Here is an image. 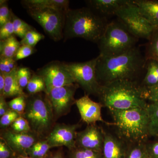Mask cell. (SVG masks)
I'll list each match as a JSON object with an SVG mask.
<instances>
[{"label": "cell", "mask_w": 158, "mask_h": 158, "mask_svg": "<svg viewBox=\"0 0 158 158\" xmlns=\"http://www.w3.org/2000/svg\"><path fill=\"white\" fill-rule=\"evenodd\" d=\"M11 19L14 27V34L22 39L28 31L34 29L32 26L18 17L12 12L11 13Z\"/></svg>", "instance_id": "f1b7e54d"}, {"label": "cell", "mask_w": 158, "mask_h": 158, "mask_svg": "<svg viewBox=\"0 0 158 158\" xmlns=\"http://www.w3.org/2000/svg\"><path fill=\"white\" fill-rule=\"evenodd\" d=\"M15 155L6 141L0 138V158H11Z\"/></svg>", "instance_id": "f35d334b"}, {"label": "cell", "mask_w": 158, "mask_h": 158, "mask_svg": "<svg viewBox=\"0 0 158 158\" xmlns=\"http://www.w3.org/2000/svg\"><path fill=\"white\" fill-rule=\"evenodd\" d=\"M102 154L104 158H124L129 143L120 137L104 131Z\"/></svg>", "instance_id": "2e32d148"}, {"label": "cell", "mask_w": 158, "mask_h": 158, "mask_svg": "<svg viewBox=\"0 0 158 158\" xmlns=\"http://www.w3.org/2000/svg\"><path fill=\"white\" fill-rule=\"evenodd\" d=\"M98 97L103 106L110 111L146 108L148 105L143 87L131 80H120L101 86Z\"/></svg>", "instance_id": "7a4b0ae2"}, {"label": "cell", "mask_w": 158, "mask_h": 158, "mask_svg": "<svg viewBox=\"0 0 158 158\" xmlns=\"http://www.w3.org/2000/svg\"><path fill=\"white\" fill-rule=\"evenodd\" d=\"M69 158H104L102 153L76 147L69 150Z\"/></svg>", "instance_id": "83f0119b"}, {"label": "cell", "mask_w": 158, "mask_h": 158, "mask_svg": "<svg viewBox=\"0 0 158 158\" xmlns=\"http://www.w3.org/2000/svg\"><path fill=\"white\" fill-rule=\"evenodd\" d=\"M36 73L44 80L47 92L53 88L76 83L66 63L60 61L50 62L38 69Z\"/></svg>", "instance_id": "30bf717a"}, {"label": "cell", "mask_w": 158, "mask_h": 158, "mask_svg": "<svg viewBox=\"0 0 158 158\" xmlns=\"http://www.w3.org/2000/svg\"><path fill=\"white\" fill-rule=\"evenodd\" d=\"M21 3L27 9H52L65 13L69 9L68 0H25Z\"/></svg>", "instance_id": "ac0fdd59"}, {"label": "cell", "mask_w": 158, "mask_h": 158, "mask_svg": "<svg viewBox=\"0 0 158 158\" xmlns=\"http://www.w3.org/2000/svg\"><path fill=\"white\" fill-rule=\"evenodd\" d=\"M146 142L130 143L124 158H148Z\"/></svg>", "instance_id": "484cf974"}, {"label": "cell", "mask_w": 158, "mask_h": 158, "mask_svg": "<svg viewBox=\"0 0 158 158\" xmlns=\"http://www.w3.org/2000/svg\"><path fill=\"white\" fill-rule=\"evenodd\" d=\"M6 98L0 96V116L2 117L10 110L8 103L6 101Z\"/></svg>", "instance_id": "60d3db41"}, {"label": "cell", "mask_w": 158, "mask_h": 158, "mask_svg": "<svg viewBox=\"0 0 158 158\" xmlns=\"http://www.w3.org/2000/svg\"><path fill=\"white\" fill-rule=\"evenodd\" d=\"M17 67L16 61L14 59L0 58V72L8 74Z\"/></svg>", "instance_id": "836d02e7"}, {"label": "cell", "mask_w": 158, "mask_h": 158, "mask_svg": "<svg viewBox=\"0 0 158 158\" xmlns=\"http://www.w3.org/2000/svg\"><path fill=\"white\" fill-rule=\"evenodd\" d=\"M145 63L146 59L136 47L115 56L99 55L97 57V79L101 86L120 80L134 81L145 69Z\"/></svg>", "instance_id": "6da1fadb"}, {"label": "cell", "mask_w": 158, "mask_h": 158, "mask_svg": "<svg viewBox=\"0 0 158 158\" xmlns=\"http://www.w3.org/2000/svg\"><path fill=\"white\" fill-rule=\"evenodd\" d=\"M97 58L82 62L66 63L68 70L76 84L87 95L98 96L101 85L98 81L96 75Z\"/></svg>", "instance_id": "9c48e42d"}, {"label": "cell", "mask_w": 158, "mask_h": 158, "mask_svg": "<svg viewBox=\"0 0 158 158\" xmlns=\"http://www.w3.org/2000/svg\"><path fill=\"white\" fill-rule=\"evenodd\" d=\"M19 96L11 100L10 102H8L9 108L11 110H14L15 111H17L18 105L19 102Z\"/></svg>", "instance_id": "7bdbcfd3"}, {"label": "cell", "mask_w": 158, "mask_h": 158, "mask_svg": "<svg viewBox=\"0 0 158 158\" xmlns=\"http://www.w3.org/2000/svg\"><path fill=\"white\" fill-rule=\"evenodd\" d=\"M133 2L154 28H158V0H133Z\"/></svg>", "instance_id": "d6986e66"}, {"label": "cell", "mask_w": 158, "mask_h": 158, "mask_svg": "<svg viewBox=\"0 0 158 158\" xmlns=\"http://www.w3.org/2000/svg\"><path fill=\"white\" fill-rule=\"evenodd\" d=\"M129 0H90L87 1L88 8L99 15L106 18L116 15V12Z\"/></svg>", "instance_id": "e0dca14e"}, {"label": "cell", "mask_w": 158, "mask_h": 158, "mask_svg": "<svg viewBox=\"0 0 158 158\" xmlns=\"http://www.w3.org/2000/svg\"><path fill=\"white\" fill-rule=\"evenodd\" d=\"M147 110L149 119V137L158 140V103L148 104Z\"/></svg>", "instance_id": "cb8c5ba5"}, {"label": "cell", "mask_w": 158, "mask_h": 158, "mask_svg": "<svg viewBox=\"0 0 158 158\" xmlns=\"http://www.w3.org/2000/svg\"><path fill=\"white\" fill-rule=\"evenodd\" d=\"M43 34L36 31L35 29L28 31L20 41L21 45H28L34 48L40 40L44 39Z\"/></svg>", "instance_id": "f546056e"}, {"label": "cell", "mask_w": 158, "mask_h": 158, "mask_svg": "<svg viewBox=\"0 0 158 158\" xmlns=\"http://www.w3.org/2000/svg\"><path fill=\"white\" fill-rule=\"evenodd\" d=\"M108 23L89 8L69 9L65 14L64 40L81 38L97 43Z\"/></svg>", "instance_id": "3957f363"}, {"label": "cell", "mask_w": 158, "mask_h": 158, "mask_svg": "<svg viewBox=\"0 0 158 158\" xmlns=\"http://www.w3.org/2000/svg\"><path fill=\"white\" fill-rule=\"evenodd\" d=\"M10 129L15 132L27 133L31 131L28 121L22 116H20L10 126Z\"/></svg>", "instance_id": "4dcf8cb0"}, {"label": "cell", "mask_w": 158, "mask_h": 158, "mask_svg": "<svg viewBox=\"0 0 158 158\" xmlns=\"http://www.w3.org/2000/svg\"><path fill=\"white\" fill-rule=\"evenodd\" d=\"M23 117L28 121L31 131L40 139L45 138L55 125L53 111L45 93L27 94Z\"/></svg>", "instance_id": "5b68a950"}, {"label": "cell", "mask_w": 158, "mask_h": 158, "mask_svg": "<svg viewBox=\"0 0 158 158\" xmlns=\"http://www.w3.org/2000/svg\"><path fill=\"white\" fill-rule=\"evenodd\" d=\"M30 16L39 24L54 41L64 38L63 30L66 13L52 9H27Z\"/></svg>", "instance_id": "ba28073f"}, {"label": "cell", "mask_w": 158, "mask_h": 158, "mask_svg": "<svg viewBox=\"0 0 158 158\" xmlns=\"http://www.w3.org/2000/svg\"><path fill=\"white\" fill-rule=\"evenodd\" d=\"M148 40L145 51V59H154L158 62V28L155 29Z\"/></svg>", "instance_id": "4316f807"}, {"label": "cell", "mask_w": 158, "mask_h": 158, "mask_svg": "<svg viewBox=\"0 0 158 158\" xmlns=\"http://www.w3.org/2000/svg\"><path fill=\"white\" fill-rule=\"evenodd\" d=\"M14 34V27L12 19L4 25L0 29V39L1 40L7 39Z\"/></svg>", "instance_id": "8d00e7d4"}, {"label": "cell", "mask_w": 158, "mask_h": 158, "mask_svg": "<svg viewBox=\"0 0 158 158\" xmlns=\"http://www.w3.org/2000/svg\"><path fill=\"white\" fill-rule=\"evenodd\" d=\"M79 87L75 83L53 88L45 93L52 106L56 120L69 113L73 105L75 104L74 95Z\"/></svg>", "instance_id": "8fae6325"}, {"label": "cell", "mask_w": 158, "mask_h": 158, "mask_svg": "<svg viewBox=\"0 0 158 158\" xmlns=\"http://www.w3.org/2000/svg\"><path fill=\"white\" fill-rule=\"evenodd\" d=\"M104 138L102 128L96 124L88 125L85 129L77 132L76 147L102 153Z\"/></svg>", "instance_id": "5bb4252c"}, {"label": "cell", "mask_w": 158, "mask_h": 158, "mask_svg": "<svg viewBox=\"0 0 158 158\" xmlns=\"http://www.w3.org/2000/svg\"><path fill=\"white\" fill-rule=\"evenodd\" d=\"M52 148L46 138L40 139L35 143L27 152V155L32 158H44Z\"/></svg>", "instance_id": "603a6c76"}, {"label": "cell", "mask_w": 158, "mask_h": 158, "mask_svg": "<svg viewBox=\"0 0 158 158\" xmlns=\"http://www.w3.org/2000/svg\"><path fill=\"white\" fill-rule=\"evenodd\" d=\"M36 50L28 45H21L18 50L14 59L15 61L25 59L34 53Z\"/></svg>", "instance_id": "d590c367"}, {"label": "cell", "mask_w": 158, "mask_h": 158, "mask_svg": "<svg viewBox=\"0 0 158 158\" xmlns=\"http://www.w3.org/2000/svg\"><path fill=\"white\" fill-rule=\"evenodd\" d=\"M138 40L119 21H113L108 23L97 43L99 55L112 57L121 55L136 47Z\"/></svg>", "instance_id": "8992f818"}, {"label": "cell", "mask_w": 158, "mask_h": 158, "mask_svg": "<svg viewBox=\"0 0 158 158\" xmlns=\"http://www.w3.org/2000/svg\"><path fill=\"white\" fill-rule=\"evenodd\" d=\"M11 158H32L28 155H15Z\"/></svg>", "instance_id": "f6af8a7d"}, {"label": "cell", "mask_w": 158, "mask_h": 158, "mask_svg": "<svg viewBox=\"0 0 158 158\" xmlns=\"http://www.w3.org/2000/svg\"><path fill=\"white\" fill-rule=\"evenodd\" d=\"M145 144L148 158H158V140L147 141Z\"/></svg>", "instance_id": "ab89813d"}, {"label": "cell", "mask_w": 158, "mask_h": 158, "mask_svg": "<svg viewBox=\"0 0 158 158\" xmlns=\"http://www.w3.org/2000/svg\"><path fill=\"white\" fill-rule=\"evenodd\" d=\"M5 86V74L0 72V96L3 95Z\"/></svg>", "instance_id": "ee69618b"}, {"label": "cell", "mask_w": 158, "mask_h": 158, "mask_svg": "<svg viewBox=\"0 0 158 158\" xmlns=\"http://www.w3.org/2000/svg\"><path fill=\"white\" fill-rule=\"evenodd\" d=\"M44 158H65L62 151L59 150L54 152H50L48 155Z\"/></svg>", "instance_id": "b9f144b4"}, {"label": "cell", "mask_w": 158, "mask_h": 158, "mask_svg": "<svg viewBox=\"0 0 158 158\" xmlns=\"http://www.w3.org/2000/svg\"><path fill=\"white\" fill-rule=\"evenodd\" d=\"M0 138H3L15 155H27V152L40 138L34 133H19L11 129H1Z\"/></svg>", "instance_id": "4fadbf2b"}, {"label": "cell", "mask_w": 158, "mask_h": 158, "mask_svg": "<svg viewBox=\"0 0 158 158\" xmlns=\"http://www.w3.org/2000/svg\"><path fill=\"white\" fill-rule=\"evenodd\" d=\"M28 94H34L44 92H47L45 82L42 77L37 73L32 74L26 88Z\"/></svg>", "instance_id": "d4e9b609"}, {"label": "cell", "mask_w": 158, "mask_h": 158, "mask_svg": "<svg viewBox=\"0 0 158 158\" xmlns=\"http://www.w3.org/2000/svg\"><path fill=\"white\" fill-rule=\"evenodd\" d=\"M116 16L135 37L149 39L155 28L142 15L137 6L129 0L116 12Z\"/></svg>", "instance_id": "52a82bcc"}, {"label": "cell", "mask_w": 158, "mask_h": 158, "mask_svg": "<svg viewBox=\"0 0 158 158\" xmlns=\"http://www.w3.org/2000/svg\"><path fill=\"white\" fill-rule=\"evenodd\" d=\"M32 76V73L29 68L21 67L18 68L17 73L18 81L23 90L24 88H27Z\"/></svg>", "instance_id": "1f68e13d"}, {"label": "cell", "mask_w": 158, "mask_h": 158, "mask_svg": "<svg viewBox=\"0 0 158 158\" xmlns=\"http://www.w3.org/2000/svg\"><path fill=\"white\" fill-rule=\"evenodd\" d=\"M18 67H16L10 73L5 74V86L2 96L7 98L27 96L19 84L17 77Z\"/></svg>", "instance_id": "ffe728a7"}, {"label": "cell", "mask_w": 158, "mask_h": 158, "mask_svg": "<svg viewBox=\"0 0 158 158\" xmlns=\"http://www.w3.org/2000/svg\"><path fill=\"white\" fill-rule=\"evenodd\" d=\"M80 125L57 123L46 139L52 147L65 146L71 150L76 147V137Z\"/></svg>", "instance_id": "7c38bea8"}, {"label": "cell", "mask_w": 158, "mask_h": 158, "mask_svg": "<svg viewBox=\"0 0 158 158\" xmlns=\"http://www.w3.org/2000/svg\"><path fill=\"white\" fill-rule=\"evenodd\" d=\"M144 98L151 103H158V85L149 88H143Z\"/></svg>", "instance_id": "74e56055"}, {"label": "cell", "mask_w": 158, "mask_h": 158, "mask_svg": "<svg viewBox=\"0 0 158 158\" xmlns=\"http://www.w3.org/2000/svg\"><path fill=\"white\" fill-rule=\"evenodd\" d=\"M76 105L81 118L87 124H95L97 122L109 124L103 119L102 116V105L100 102L93 101L89 95L85 94L84 96L76 101Z\"/></svg>", "instance_id": "9a60e30c"}, {"label": "cell", "mask_w": 158, "mask_h": 158, "mask_svg": "<svg viewBox=\"0 0 158 158\" xmlns=\"http://www.w3.org/2000/svg\"><path fill=\"white\" fill-rule=\"evenodd\" d=\"M146 73L141 86L149 88L158 85V62L153 59H146Z\"/></svg>", "instance_id": "44dd1931"}, {"label": "cell", "mask_w": 158, "mask_h": 158, "mask_svg": "<svg viewBox=\"0 0 158 158\" xmlns=\"http://www.w3.org/2000/svg\"><path fill=\"white\" fill-rule=\"evenodd\" d=\"M117 134L129 143L146 142L149 138V119L146 108L110 110Z\"/></svg>", "instance_id": "277c9868"}, {"label": "cell", "mask_w": 158, "mask_h": 158, "mask_svg": "<svg viewBox=\"0 0 158 158\" xmlns=\"http://www.w3.org/2000/svg\"><path fill=\"white\" fill-rule=\"evenodd\" d=\"M12 11H10L7 1H0V27L11 19Z\"/></svg>", "instance_id": "e575fe53"}, {"label": "cell", "mask_w": 158, "mask_h": 158, "mask_svg": "<svg viewBox=\"0 0 158 158\" xmlns=\"http://www.w3.org/2000/svg\"><path fill=\"white\" fill-rule=\"evenodd\" d=\"M19 114L14 110L10 109L0 118V127L1 129H5L10 127L18 117Z\"/></svg>", "instance_id": "d6a6232c"}, {"label": "cell", "mask_w": 158, "mask_h": 158, "mask_svg": "<svg viewBox=\"0 0 158 158\" xmlns=\"http://www.w3.org/2000/svg\"><path fill=\"white\" fill-rule=\"evenodd\" d=\"M20 42L12 36L0 41V58L14 59L21 46Z\"/></svg>", "instance_id": "7402d4cb"}]
</instances>
